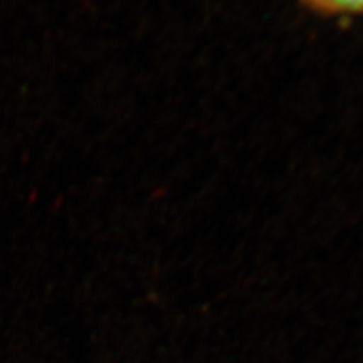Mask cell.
I'll list each match as a JSON object with an SVG mask.
<instances>
[{
	"label": "cell",
	"instance_id": "obj_1",
	"mask_svg": "<svg viewBox=\"0 0 363 363\" xmlns=\"http://www.w3.org/2000/svg\"><path fill=\"white\" fill-rule=\"evenodd\" d=\"M301 5L323 17L363 16V0H300Z\"/></svg>",
	"mask_w": 363,
	"mask_h": 363
}]
</instances>
